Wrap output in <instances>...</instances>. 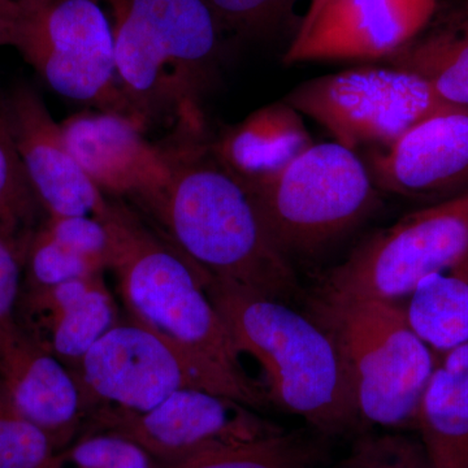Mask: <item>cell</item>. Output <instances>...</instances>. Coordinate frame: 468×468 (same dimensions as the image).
Returning a JSON list of instances; mask_svg holds the SVG:
<instances>
[{"mask_svg": "<svg viewBox=\"0 0 468 468\" xmlns=\"http://www.w3.org/2000/svg\"><path fill=\"white\" fill-rule=\"evenodd\" d=\"M32 196V186L0 116V226L27 228Z\"/></svg>", "mask_w": 468, "mask_h": 468, "instance_id": "30", "label": "cell"}, {"mask_svg": "<svg viewBox=\"0 0 468 468\" xmlns=\"http://www.w3.org/2000/svg\"><path fill=\"white\" fill-rule=\"evenodd\" d=\"M314 144L303 115L284 100L211 137L215 155L246 190L273 180Z\"/></svg>", "mask_w": 468, "mask_h": 468, "instance_id": "18", "label": "cell"}, {"mask_svg": "<svg viewBox=\"0 0 468 468\" xmlns=\"http://www.w3.org/2000/svg\"><path fill=\"white\" fill-rule=\"evenodd\" d=\"M17 3L20 27L15 48L52 90L90 104L91 109L122 113L140 122L117 79L112 26L101 2Z\"/></svg>", "mask_w": 468, "mask_h": 468, "instance_id": "8", "label": "cell"}, {"mask_svg": "<svg viewBox=\"0 0 468 468\" xmlns=\"http://www.w3.org/2000/svg\"><path fill=\"white\" fill-rule=\"evenodd\" d=\"M415 430L433 467L468 468V345L437 360Z\"/></svg>", "mask_w": 468, "mask_h": 468, "instance_id": "19", "label": "cell"}, {"mask_svg": "<svg viewBox=\"0 0 468 468\" xmlns=\"http://www.w3.org/2000/svg\"><path fill=\"white\" fill-rule=\"evenodd\" d=\"M162 146L171 181L150 215L168 242L209 279L291 303L301 292L294 268L245 187L215 155L207 126L176 129Z\"/></svg>", "mask_w": 468, "mask_h": 468, "instance_id": "1", "label": "cell"}, {"mask_svg": "<svg viewBox=\"0 0 468 468\" xmlns=\"http://www.w3.org/2000/svg\"><path fill=\"white\" fill-rule=\"evenodd\" d=\"M26 271L29 289L50 288L73 280L101 275L103 271L79 257L46 232L33 233L27 248Z\"/></svg>", "mask_w": 468, "mask_h": 468, "instance_id": "28", "label": "cell"}, {"mask_svg": "<svg viewBox=\"0 0 468 468\" xmlns=\"http://www.w3.org/2000/svg\"><path fill=\"white\" fill-rule=\"evenodd\" d=\"M20 27L17 0H0V46L15 48Z\"/></svg>", "mask_w": 468, "mask_h": 468, "instance_id": "31", "label": "cell"}, {"mask_svg": "<svg viewBox=\"0 0 468 468\" xmlns=\"http://www.w3.org/2000/svg\"><path fill=\"white\" fill-rule=\"evenodd\" d=\"M223 32L249 41L294 36L301 0H205Z\"/></svg>", "mask_w": 468, "mask_h": 468, "instance_id": "23", "label": "cell"}, {"mask_svg": "<svg viewBox=\"0 0 468 468\" xmlns=\"http://www.w3.org/2000/svg\"><path fill=\"white\" fill-rule=\"evenodd\" d=\"M72 374L88 418L103 408L147 411L183 389L207 390L239 402L232 388L192 354L131 316L92 345Z\"/></svg>", "mask_w": 468, "mask_h": 468, "instance_id": "10", "label": "cell"}, {"mask_svg": "<svg viewBox=\"0 0 468 468\" xmlns=\"http://www.w3.org/2000/svg\"><path fill=\"white\" fill-rule=\"evenodd\" d=\"M277 250L316 257L380 206L365 160L338 143L314 144L273 180L246 190Z\"/></svg>", "mask_w": 468, "mask_h": 468, "instance_id": "6", "label": "cell"}, {"mask_svg": "<svg viewBox=\"0 0 468 468\" xmlns=\"http://www.w3.org/2000/svg\"><path fill=\"white\" fill-rule=\"evenodd\" d=\"M468 257V190L410 212L363 239L323 279L318 297L401 301L424 277Z\"/></svg>", "mask_w": 468, "mask_h": 468, "instance_id": "7", "label": "cell"}, {"mask_svg": "<svg viewBox=\"0 0 468 468\" xmlns=\"http://www.w3.org/2000/svg\"><path fill=\"white\" fill-rule=\"evenodd\" d=\"M403 306L412 331L437 356L468 345V257L421 279Z\"/></svg>", "mask_w": 468, "mask_h": 468, "instance_id": "21", "label": "cell"}, {"mask_svg": "<svg viewBox=\"0 0 468 468\" xmlns=\"http://www.w3.org/2000/svg\"><path fill=\"white\" fill-rule=\"evenodd\" d=\"M111 9L119 84L144 126H206L223 30L205 0H98Z\"/></svg>", "mask_w": 468, "mask_h": 468, "instance_id": "3", "label": "cell"}, {"mask_svg": "<svg viewBox=\"0 0 468 468\" xmlns=\"http://www.w3.org/2000/svg\"><path fill=\"white\" fill-rule=\"evenodd\" d=\"M440 2L310 0L282 61H385L428 26Z\"/></svg>", "mask_w": 468, "mask_h": 468, "instance_id": "12", "label": "cell"}, {"mask_svg": "<svg viewBox=\"0 0 468 468\" xmlns=\"http://www.w3.org/2000/svg\"><path fill=\"white\" fill-rule=\"evenodd\" d=\"M60 124L70 153L101 193L129 198L149 214L155 208L171 181V165L140 122L91 109Z\"/></svg>", "mask_w": 468, "mask_h": 468, "instance_id": "15", "label": "cell"}, {"mask_svg": "<svg viewBox=\"0 0 468 468\" xmlns=\"http://www.w3.org/2000/svg\"><path fill=\"white\" fill-rule=\"evenodd\" d=\"M385 64L417 73L443 101L468 109V0H441L428 26Z\"/></svg>", "mask_w": 468, "mask_h": 468, "instance_id": "20", "label": "cell"}, {"mask_svg": "<svg viewBox=\"0 0 468 468\" xmlns=\"http://www.w3.org/2000/svg\"><path fill=\"white\" fill-rule=\"evenodd\" d=\"M122 251L112 270L128 316L155 329L223 378L239 401L270 405L263 385L242 367L226 323L206 292L208 276L124 208Z\"/></svg>", "mask_w": 468, "mask_h": 468, "instance_id": "4", "label": "cell"}, {"mask_svg": "<svg viewBox=\"0 0 468 468\" xmlns=\"http://www.w3.org/2000/svg\"><path fill=\"white\" fill-rule=\"evenodd\" d=\"M32 236L27 228L0 226V341L20 325L21 273Z\"/></svg>", "mask_w": 468, "mask_h": 468, "instance_id": "29", "label": "cell"}, {"mask_svg": "<svg viewBox=\"0 0 468 468\" xmlns=\"http://www.w3.org/2000/svg\"><path fill=\"white\" fill-rule=\"evenodd\" d=\"M51 440L0 393V468H50Z\"/></svg>", "mask_w": 468, "mask_h": 468, "instance_id": "27", "label": "cell"}, {"mask_svg": "<svg viewBox=\"0 0 468 468\" xmlns=\"http://www.w3.org/2000/svg\"><path fill=\"white\" fill-rule=\"evenodd\" d=\"M124 206L116 205L112 217L48 218L43 229L68 250L90 261L101 271L115 266L122 251Z\"/></svg>", "mask_w": 468, "mask_h": 468, "instance_id": "24", "label": "cell"}, {"mask_svg": "<svg viewBox=\"0 0 468 468\" xmlns=\"http://www.w3.org/2000/svg\"><path fill=\"white\" fill-rule=\"evenodd\" d=\"M360 156L380 193L427 206L454 198L468 190V109L446 104L389 149Z\"/></svg>", "mask_w": 468, "mask_h": 468, "instance_id": "14", "label": "cell"}, {"mask_svg": "<svg viewBox=\"0 0 468 468\" xmlns=\"http://www.w3.org/2000/svg\"><path fill=\"white\" fill-rule=\"evenodd\" d=\"M307 315L340 351L363 424L394 432L415 430L419 403L440 356L412 331L401 302L315 295Z\"/></svg>", "mask_w": 468, "mask_h": 468, "instance_id": "5", "label": "cell"}, {"mask_svg": "<svg viewBox=\"0 0 468 468\" xmlns=\"http://www.w3.org/2000/svg\"><path fill=\"white\" fill-rule=\"evenodd\" d=\"M205 288L237 350L263 368L270 403L332 440L365 432L349 372L323 326L291 303L239 286L208 277Z\"/></svg>", "mask_w": 468, "mask_h": 468, "instance_id": "2", "label": "cell"}, {"mask_svg": "<svg viewBox=\"0 0 468 468\" xmlns=\"http://www.w3.org/2000/svg\"><path fill=\"white\" fill-rule=\"evenodd\" d=\"M356 153L389 149L410 128L446 106L423 77L392 66H360L316 77L284 98Z\"/></svg>", "mask_w": 468, "mask_h": 468, "instance_id": "9", "label": "cell"}, {"mask_svg": "<svg viewBox=\"0 0 468 468\" xmlns=\"http://www.w3.org/2000/svg\"><path fill=\"white\" fill-rule=\"evenodd\" d=\"M3 122L36 198L48 218L112 217L115 203L92 184L68 147L60 122L32 86L9 94Z\"/></svg>", "mask_w": 468, "mask_h": 468, "instance_id": "13", "label": "cell"}, {"mask_svg": "<svg viewBox=\"0 0 468 468\" xmlns=\"http://www.w3.org/2000/svg\"><path fill=\"white\" fill-rule=\"evenodd\" d=\"M332 439L313 428L221 446L159 468H326Z\"/></svg>", "mask_w": 468, "mask_h": 468, "instance_id": "22", "label": "cell"}, {"mask_svg": "<svg viewBox=\"0 0 468 468\" xmlns=\"http://www.w3.org/2000/svg\"><path fill=\"white\" fill-rule=\"evenodd\" d=\"M158 462L124 436L86 432L57 452L50 468H159Z\"/></svg>", "mask_w": 468, "mask_h": 468, "instance_id": "25", "label": "cell"}, {"mask_svg": "<svg viewBox=\"0 0 468 468\" xmlns=\"http://www.w3.org/2000/svg\"><path fill=\"white\" fill-rule=\"evenodd\" d=\"M0 393L60 452L82 435L84 396L72 371L23 326L0 341Z\"/></svg>", "mask_w": 468, "mask_h": 468, "instance_id": "16", "label": "cell"}, {"mask_svg": "<svg viewBox=\"0 0 468 468\" xmlns=\"http://www.w3.org/2000/svg\"><path fill=\"white\" fill-rule=\"evenodd\" d=\"M353 440L347 454L326 468H435L419 437L365 431Z\"/></svg>", "mask_w": 468, "mask_h": 468, "instance_id": "26", "label": "cell"}, {"mask_svg": "<svg viewBox=\"0 0 468 468\" xmlns=\"http://www.w3.org/2000/svg\"><path fill=\"white\" fill-rule=\"evenodd\" d=\"M24 329L72 371L104 334L119 322L103 276L50 288L27 289Z\"/></svg>", "mask_w": 468, "mask_h": 468, "instance_id": "17", "label": "cell"}, {"mask_svg": "<svg viewBox=\"0 0 468 468\" xmlns=\"http://www.w3.org/2000/svg\"><path fill=\"white\" fill-rule=\"evenodd\" d=\"M85 427L86 432L126 437L159 464L176 463L212 449L255 441L284 431L254 409L203 389L178 390L144 412L97 409L89 415Z\"/></svg>", "mask_w": 468, "mask_h": 468, "instance_id": "11", "label": "cell"}]
</instances>
